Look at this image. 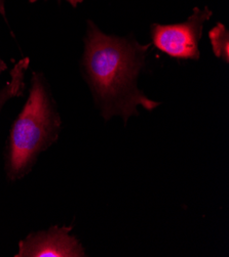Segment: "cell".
Here are the masks:
<instances>
[{
  "label": "cell",
  "mask_w": 229,
  "mask_h": 257,
  "mask_svg": "<svg viewBox=\"0 0 229 257\" xmlns=\"http://www.w3.org/2000/svg\"><path fill=\"white\" fill-rule=\"evenodd\" d=\"M29 65L30 60L24 58L20 60L11 71V79L0 89V110L4 108L8 100L16 96H21L24 93L25 86H26L25 76H26Z\"/></svg>",
  "instance_id": "obj_5"
},
{
  "label": "cell",
  "mask_w": 229,
  "mask_h": 257,
  "mask_svg": "<svg viewBox=\"0 0 229 257\" xmlns=\"http://www.w3.org/2000/svg\"><path fill=\"white\" fill-rule=\"evenodd\" d=\"M213 12L205 7L195 8L188 19L179 24H152L151 39L156 47L172 58L199 60V41L203 25L211 19Z\"/></svg>",
  "instance_id": "obj_3"
},
{
  "label": "cell",
  "mask_w": 229,
  "mask_h": 257,
  "mask_svg": "<svg viewBox=\"0 0 229 257\" xmlns=\"http://www.w3.org/2000/svg\"><path fill=\"white\" fill-rule=\"evenodd\" d=\"M38 0H29V3L30 4H34V3H37ZM58 3H61V2H66V3H68L72 8H78L79 7V5H81V4H83L84 3V0H57Z\"/></svg>",
  "instance_id": "obj_7"
},
{
  "label": "cell",
  "mask_w": 229,
  "mask_h": 257,
  "mask_svg": "<svg viewBox=\"0 0 229 257\" xmlns=\"http://www.w3.org/2000/svg\"><path fill=\"white\" fill-rule=\"evenodd\" d=\"M209 37L212 44L214 55L223 60L225 63L229 62V32L225 25L218 23L210 31Z\"/></svg>",
  "instance_id": "obj_6"
},
{
  "label": "cell",
  "mask_w": 229,
  "mask_h": 257,
  "mask_svg": "<svg viewBox=\"0 0 229 257\" xmlns=\"http://www.w3.org/2000/svg\"><path fill=\"white\" fill-rule=\"evenodd\" d=\"M71 227L57 225L44 232L33 233L19 243L17 257H82L85 251Z\"/></svg>",
  "instance_id": "obj_4"
},
{
  "label": "cell",
  "mask_w": 229,
  "mask_h": 257,
  "mask_svg": "<svg viewBox=\"0 0 229 257\" xmlns=\"http://www.w3.org/2000/svg\"><path fill=\"white\" fill-rule=\"evenodd\" d=\"M148 48L149 44L142 45L132 36L107 35L93 21H88L83 74L105 120L120 116L126 122L139 115L138 107L152 111L161 105L137 85Z\"/></svg>",
  "instance_id": "obj_1"
},
{
  "label": "cell",
  "mask_w": 229,
  "mask_h": 257,
  "mask_svg": "<svg viewBox=\"0 0 229 257\" xmlns=\"http://www.w3.org/2000/svg\"><path fill=\"white\" fill-rule=\"evenodd\" d=\"M6 69H7V65H6V63L3 61V59L0 58V73L4 72Z\"/></svg>",
  "instance_id": "obj_9"
},
{
  "label": "cell",
  "mask_w": 229,
  "mask_h": 257,
  "mask_svg": "<svg viewBox=\"0 0 229 257\" xmlns=\"http://www.w3.org/2000/svg\"><path fill=\"white\" fill-rule=\"evenodd\" d=\"M0 15L4 17V19L7 20V14H6V6L5 0H0Z\"/></svg>",
  "instance_id": "obj_8"
},
{
  "label": "cell",
  "mask_w": 229,
  "mask_h": 257,
  "mask_svg": "<svg viewBox=\"0 0 229 257\" xmlns=\"http://www.w3.org/2000/svg\"><path fill=\"white\" fill-rule=\"evenodd\" d=\"M61 120L42 74L34 73L28 99L16 119L9 141L7 171L12 181L33 167L39 154L57 141Z\"/></svg>",
  "instance_id": "obj_2"
}]
</instances>
